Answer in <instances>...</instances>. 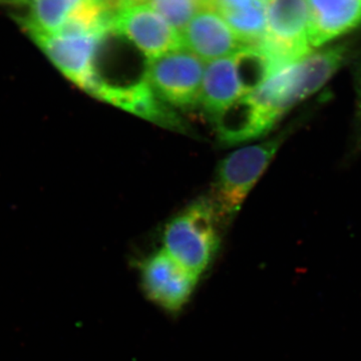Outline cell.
<instances>
[{
	"label": "cell",
	"mask_w": 361,
	"mask_h": 361,
	"mask_svg": "<svg viewBox=\"0 0 361 361\" xmlns=\"http://www.w3.org/2000/svg\"><path fill=\"white\" fill-rule=\"evenodd\" d=\"M108 35L77 23H68L59 32L35 40L66 75L92 92L97 51Z\"/></svg>",
	"instance_id": "52a82bcc"
},
{
	"label": "cell",
	"mask_w": 361,
	"mask_h": 361,
	"mask_svg": "<svg viewBox=\"0 0 361 361\" xmlns=\"http://www.w3.org/2000/svg\"><path fill=\"white\" fill-rule=\"evenodd\" d=\"M198 279L164 249L145 259L141 265L145 293L154 303L170 312H177L186 305Z\"/></svg>",
	"instance_id": "ba28073f"
},
{
	"label": "cell",
	"mask_w": 361,
	"mask_h": 361,
	"mask_svg": "<svg viewBox=\"0 0 361 361\" xmlns=\"http://www.w3.org/2000/svg\"><path fill=\"white\" fill-rule=\"evenodd\" d=\"M169 25L182 35L185 28L201 9L196 0H147Z\"/></svg>",
	"instance_id": "2e32d148"
},
{
	"label": "cell",
	"mask_w": 361,
	"mask_h": 361,
	"mask_svg": "<svg viewBox=\"0 0 361 361\" xmlns=\"http://www.w3.org/2000/svg\"><path fill=\"white\" fill-rule=\"evenodd\" d=\"M355 80L356 92L355 123L361 139V58L356 63Z\"/></svg>",
	"instance_id": "ac0fdd59"
},
{
	"label": "cell",
	"mask_w": 361,
	"mask_h": 361,
	"mask_svg": "<svg viewBox=\"0 0 361 361\" xmlns=\"http://www.w3.org/2000/svg\"><path fill=\"white\" fill-rule=\"evenodd\" d=\"M141 1H146V0H141Z\"/></svg>",
	"instance_id": "ffe728a7"
},
{
	"label": "cell",
	"mask_w": 361,
	"mask_h": 361,
	"mask_svg": "<svg viewBox=\"0 0 361 361\" xmlns=\"http://www.w3.org/2000/svg\"><path fill=\"white\" fill-rule=\"evenodd\" d=\"M313 49L361 30V0H306Z\"/></svg>",
	"instance_id": "30bf717a"
},
{
	"label": "cell",
	"mask_w": 361,
	"mask_h": 361,
	"mask_svg": "<svg viewBox=\"0 0 361 361\" xmlns=\"http://www.w3.org/2000/svg\"><path fill=\"white\" fill-rule=\"evenodd\" d=\"M272 73L314 51L310 42L306 0H268L266 35L257 45Z\"/></svg>",
	"instance_id": "3957f363"
},
{
	"label": "cell",
	"mask_w": 361,
	"mask_h": 361,
	"mask_svg": "<svg viewBox=\"0 0 361 361\" xmlns=\"http://www.w3.org/2000/svg\"><path fill=\"white\" fill-rule=\"evenodd\" d=\"M196 1L198 2L202 7L210 6V0H196Z\"/></svg>",
	"instance_id": "d6986e66"
},
{
	"label": "cell",
	"mask_w": 361,
	"mask_h": 361,
	"mask_svg": "<svg viewBox=\"0 0 361 361\" xmlns=\"http://www.w3.org/2000/svg\"><path fill=\"white\" fill-rule=\"evenodd\" d=\"M203 61L184 47L149 59L146 80L161 101L177 108H192L200 101Z\"/></svg>",
	"instance_id": "5b68a950"
},
{
	"label": "cell",
	"mask_w": 361,
	"mask_h": 361,
	"mask_svg": "<svg viewBox=\"0 0 361 361\" xmlns=\"http://www.w3.org/2000/svg\"><path fill=\"white\" fill-rule=\"evenodd\" d=\"M89 0H28L25 27L35 39L59 32Z\"/></svg>",
	"instance_id": "5bb4252c"
},
{
	"label": "cell",
	"mask_w": 361,
	"mask_h": 361,
	"mask_svg": "<svg viewBox=\"0 0 361 361\" xmlns=\"http://www.w3.org/2000/svg\"><path fill=\"white\" fill-rule=\"evenodd\" d=\"M350 42H336L271 73L251 97L275 121L318 90L341 70L353 54Z\"/></svg>",
	"instance_id": "6da1fadb"
},
{
	"label": "cell",
	"mask_w": 361,
	"mask_h": 361,
	"mask_svg": "<svg viewBox=\"0 0 361 361\" xmlns=\"http://www.w3.org/2000/svg\"><path fill=\"white\" fill-rule=\"evenodd\" d=\"M111 32L130 40L148 61L183 47L179 33L147 0H121L114 13Z\"/></svg>",
	"instance_id": "8992f818"
},
{
	"label": "cell",
	"mask_w": 361,
	"mask_h": 361,
	"mask_svg": "<svg viewBox=\"0 0 361 361\" xmlns=\"http://www.w3.org/2000/svg\"><path fill=\"white\" fill-rule=\"evenodd\" d=\"M241 97L233 56L215 59L205 66L199 103L207 114L213 118Z\"/></svg>",
	"instance_id": "4fadbf2b"
},
{
	"label": "cell",
	"mask_w": 361,
	"mask_h": 361,
	"mask_svg": "<svg viewBox=\"0 0 361 361\" xmlns=\"http://www.w3.org/2000/svg\"><path fill=\"white\" fill-rule=\"evenodd\" d=\"M99 97L164 127L184 129L179 116L157 96L146 78L129 87L104 90Z\"/></svg>",
	"instance_id": "7c38bea8"
},
{
	"label": "cell",
	"mask_w": 361,
	"mask_h": 361,
	"mask_svg": "<svg viewBox=\"0 0 361 361\" xmlns=\"http://www.w3.org/2000/svg\"><path fill=\"white\" fill-rule=\"evenodd\" d=\"M268 0H210V6L221 16L242 13L256 7L267 6Z\"/></svg>",
	"instance_id": "e0dca14e"
},
{
	"label": "cell",
	"mask_w": 361,
	"mask_h": 361,
	"mask_svg": "<svg viewBox=\"0 0 361 361\" xmlns=\"http://www.w3.org/2000/svg\"><path fill=\"white\" fill-rule=\"evenodd\" d=\"M219 213L212 201L195 202L166 225L164 250L180 265L200 277L219 247Z\"/></svg>",
	"instance_id": "7a4b0ae2"
},
{
	"label": "cell",
	"mask_w": 361,
	"mask_h": 361,
	"mask_svg": "<svg viewBox=\"0 0 361 361\" xmlns=\"http://www.w3.org/2000/svg\"><path fill=\"white\" fill-rule=\"evenodd\" d=\"M212 118L218 137L226 145L251 141L267 134L276 123L251 94L239 97Z\"/></svg>",
	"instance_id": "8fae6325"
},
{
	"label": "cell",
	"mask_w": 361,
	"mask_h": 361,
	"mask_svg": "<svg viewBox=\"0 0 361 361\" xmlns=\"http://www.w3.org/2000/svg\"><path fill=\"white\" fill-rule=\"evenodd\" d=\"M180 37L185 49L210 61L231 56L245 47L223 16L211 6L201 7Z\"/></svg>",
	"instance_id": "9c48e42d"
},
{
	"label": "cell",
	"mask_w": 361,
	"mask_h": 361,
	"mask_svg": "<svg viewBox=\"0 0 361 361\" xmlns=\"http://www.w3.org/2000/svg\"><path fill=\"white\" fill-rule=\"evenodd\" d=\"M283 142V135L262 144L233 152L218 166L212 203L220 217H230L239 210L247 194L269 165Z\"/></svg>",
	"instance_id": "277c9868"
},
{
	"label": "cell",
	"mask_w": 361,
	"mask_h": 361,
	"mask_svg": "<svg viewBox=\"0 0 361 361\" xmlns=\"http://www.w3.org/2000/svg\"><path fill=\"white\" fill-rule=\"evenodd\" d=\"M233 59L243 96L253 94L272 73L267 59L254 45L242 47Z\"/></svg>",
	"instance_id": "9a60e30c"
}]
</instances>
